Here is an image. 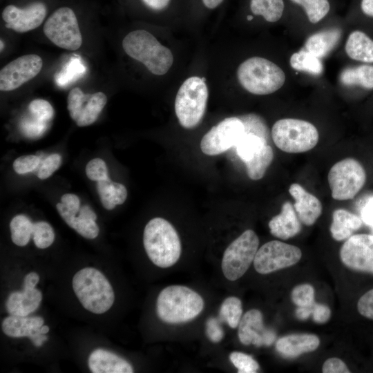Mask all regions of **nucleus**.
Segmentation results:
<instances>
[{"label": "nucleus", "mask_w": 373, "mask_h": 373, "mask_svg": "<svg viewBox=\"0 0 373 373\" xmlns=\"http://www.w3.org/2000/svg\"><path fill=\"white\" fill-rule=\"evenodd\" d=\"M143 243L146 253L156 266L168 268L179 260L182 247L173 226L162 218H154L145 226Z\"/></svg>", "instance_id": "f257e3e1"}, {"label": "nucleus", "mask_w": 373, "mask_h": 373, "mask_svg": "<svg viewBox=\"0 0 373 373\" xmlns=\"http://www.w3.org/2000/svg\"><path fill=\"white\" fill-rule=\"evenodd\" d=\"M204 305L202 296L192 289L182 285H171L160 292L156 311L163 322L178 324L196 318L203 310Z\"/></svg>", "instance_id": "f03ea898"}, {"label": "nucleus", "mask_w": 373, "mask_h": 373, "mask_svg": "<svg viewBox=\"0 0 373 373\" xmlns=\"http://www.w3.org/2000/svg\"><path fill=\"white\" fill-rule=\"evenodd\" d=\"M122 47L129 57L143 64L156 75L166 73L173 63L171 51L145 30L130 32L123 39Z\"/></svg>", "instance_id": "7ed1b4c3"}, {"label": "nucleus", "mask_w": 373, "mask_h": 373, "mask_svg": "<svg viewBox=\"0 0 373 373\" xmlns=\"http://www.w3.org/2000/svg\"><path fill=\"white\" fill-rule=\"evenodd\" d=\"M74 292L82 306L94 314H103L113 305L115 294L113 287L99 270L85 267L73 278Z\"/></svg>", "instance_id": "20e7f679"}, {"label": "nucleus", "mask_w": 373, "mask_h": 373, "mask_svg": "<svg viewBox=\"0 0 373 373\" xmlns=\"http://www.w3.org/2000/svg\"><path fill=\"white\" fill-rule=\"evenodd\" d=\"M240 85L248 92L265 95L279 90L286 76L281 68L273 61L260 57H253L242 62L237 69Z\"/></svg>", "instance_id": "39448f33"}, {"label": "nucleus", "mask_w": 373, "mask_h": 373, "mask_svg": "<svg viewBox=\"0 0 373 373\" xmlns=\"http://www.w3.org/2000/svg\"><path fill=\"white\" fill-rule=\"evenodd\" d=\"M271 137L275 145L281 151L298 153L314 148L319 135L316 126L307 121L284 118L274 123Z\"/></svg>", "instance_id": "423d86ee"}, {"label": "nucleus", "mask_w": 373, "mask_h": 373, "mask_svg": "<svg viewBox=\"0 0 373 373\" xmlns=\"http://www.w3.org/2000/svg\"><path fill=\"white\" fill-rule=\"evenodd\" d=\"M208 88L201 77L187 78L180 86L175 100V112L180 125L193 128L201 122L207 104Z\"/></svg>", "instance_id": "0eeeda50"}, {"label": "nucleus", "mask_w": 373, "mask_h": 373, "mask_svg": "<svg viewBox=\"0 0 373 373\" xmlns=\"http://www.w3.org/2000/svg\"><path fill=\"white\" fill-rule=\"evenodd\" d=\"M258 245L256 233L247 229L227 247L222 260V271L227 280L235 281L245 274L254 262Z\"/></svg>", "instance_id": "6e6552de"}, {"label": "nucleus", "mask_w": 373, "mask_h": 373, "mask_svg": "<svg viewBox=\"0 0 373 373\" xmlns=\"http://www.w3.org/2000/svg\"><path fill=\"white\" fill-rule=\"evenodd\" d=\"M365 180L364 168L354 158H345L336 162L328 173L332 196L336 200L354 198L364 186Z\"/></svg>", "instance_id": "1a4fd4ad"}, {"label": "nucleus", "mask_w": 373, "mask_h": 373, "mask_svg": "<svg viewBox=\"0 0 373 373\" xmlns=\"http://www.w3.org/2000/svg\"><path fill=\"white\" fill-rule=\"evenodd\" d=\"M43 30L55 46L76 50L82 44V36L74 11L68 7L57 9L46 20Z\"/></svg>", "instance_id": "9d476101"}, {"label": "nucleus", "mask_w": 373, "mask_h": 373, "mask_svg": "<svg viewBox=\"0 0 373 373\" xmlns=\"http://www.w3.org/2000/svg\"><path fill=\"white\" fill-rule=\"evenodd\" d=\"M301 257L302 252L298 247L271 240L258 249L254 266L258 273L267 274L294 265Z\"/></svg>", "instance_id": "9b49d317"}, {"label": "nucleus", "mask_w": 373, "mask_h": 373, "mask_svg": "<svg viewBox=\"0 0 373 373\" xmlns=\"http://www.w3.org/2000/svg\"><path fill=\"white\" fill-rule=\"evenodd\" d=\"M245 133V125L240 118H225L202 137L201 151L210 156L221 154L235 146Z\"/></svg>", "instance_id": "f8f14e48"}, {"label": "nucleus", "mask_w": 373, "mask_h": 373, "mask_svg": "<svg viewBox=\"0 0 373 373\" xmlns=\"http://www.w3.org/2000/svg\"><path fill=\"white\" fill-rule=\"evenodd\" d=\"M107 102L106 95L101 91L84 94L79 87L70 90L67 99L70 117L78 126L93 124Z\"/></svg>", "instance_id": "ddd939ff"}, {"label": "nucleus", "mask_w": 373, "mask_h": 373, "mask_svg": "<svg viewBox=\"0 0 373 373\" xmlns=\"http://www.w3.org/2000/svg\"><path fill=\"white\" fill-rule=\"evenodd\" d=\"M340 258L352 270L373 274V235L351 236L341 247Z\"/></svg>", "instance_id": "4468645a"}, {"label": "nucleus", "mask_w": 373, "mask_h": 373, "mask_svg": "<svg viewBox=\"0 0 373 373\" xmlns=\"http://www.w3.org/2000/svg\"><path fill=\"white\" fill-rule=\"evenodd\" d=\"M43 61L35 54L19 57L0 70V90L11 91L35 77L41 71Z\"/></svg>", "instance_id": "2eb2a0df"}, {"label": "nucleus", "mask_w": 373, "mask_h": 373, "mask_svg": "<svg viewBox=\"0 0 373 373\" xmlns=\"http://www.w3.org/2000/svg\"><path fill=\"white\" fill-rule=\"evenodd\" d=\"M46 12V6L42 2H34L23 8L8 5L2 12V18L7 28L22 33L39 27Z\"/></svg>", "instance_id": "dca6fc26"}, {"label": "nucleus", "mask_w": 373, "mask_h": 373, "mask_svg": "<svg viewBox=\"0 0 373 373\" xmlns=\"http://www.w3.org/2000/svg\"><path fill=\"white\" fill-rule=\"evenodd\" d=\"M44 323V318L41 316L10 315L3 320L1 328L3 332L10 337L27 336L35 346L40 347L48 339L45 334L40 332Z\"/></svg>", "instance_id": "f3484780"}, {"label": "nucleus", "mask_w": 373, "mask_h": 373, "mask_svg": "<svg viewBox=\"0 0 373 373\" xmlns=\"http://www.w3.org/2000/svg\"><path fill=\"white\" fill-rule=\"evenodd\" d=\"M289 193L295 200L294 208L300 221L307 226L314 224L322 213L321 201L297 183L290 185Z\"/></svg>", "instance_id": "a211bd4d"}, {"label": "nucleus", "mask_w": 373, "mask_h": 373, "mask_svg": "<svg viewBox=\"0 0 373 373\" xmlns=\"http://www.w3.org/2000/svg\"><path fill=\"white\" fill-rule=\"evenodd\" d=\"M320 345L319 338L312 334H291L280 338L276 343V350L283 356L295 358L316 350Z\"/></svg>", "instance_id": "6ab92c4d"}, {"label": "nucleus", "mask_w": 373, "mask_h": 373, "mask_svg": "<svg viewBox=\"0 0 373 373\" xmlns=\"http://www.w3.org/2000/svg\"><path fill=\"white\" fill-rule=\"evenodd\" d=\"M238 335L241 343L253 344L256 347L264 345V335L267 329L263 324L261 312L256 309L247 311L238 324Z\"/></svg>", "instance_id": "aec40b11"}, {"label": "nucleus", "mask_w": 373, "mask_h": 373, "mask_svg": "<svg viewBox=\"0 0 373 373\" xmlns=\"http://www.w3.org/2000/svg\"><path fill=\"white\" fill-rule=\"evenodd\" d=\"M93 373H132V365L124 358L103 349L93 351L88 361Z\"/></svg>", "instance_id": "412c9836"}, {"label": "nucleus", "mask_w": 373, "mask_h": 373, "mask_svg": "<svg viewBox=\"0 0 373 373\" xmlns=\"http://www.w3.org/2000/svg\"><path fill=\"white\" fill-rule=\"evenodd\" d=\"M269 228L274 236L282 240L292 238L300 231V220L291 202H285L282 205L280 213L269 222Z\"/></svg>", "instance_id": "4be33fe9"}, {"label": "nucleus", "mask_w": 373, "mask_h": 373, "mask_svg": "<svg viewBox=\"0 0 373 373\" xmlns=\"http://www.w3.org/2000/svg\"><path fill=\"white\" fill-rule=\"evenodd\" d=\"M42 300L41 292L36 289L23 288L8 296L6 307L10 315L27 316L34 312Z\"/></svg>", "instance_id": "5701e85b"}, {"label": "nucleus", "mask_w": 373, "mask_h": 373, "mask_svg": "<svg viewBox=\"0 0 373 373\" xmlns=\"http://www.w3.org/2000/svg\"><path fill=\"white\" fill-rule=\"evenodd\" d=\"M345 50L356 61L373 64V38L363 30H355L350 33Z\"/></svg>", "instance_id": "b1692460"}, {"label": "nucleus", "mask_w": 373, "mask_h": 373, "mask_svg": "<svg viewBox=\"0 0 373 373\" xmlns=\"http://www.w3.org/2000/svg\"><path fill=\"white\" fill-rule=\"evenodd\" d=\"M362 222L361 218L355 214L343 209H336L332 213L330 233L335 240L341 241L359 229Z\"/></svg>", "instance_id": "393cba45"}, {"label": "nucleus", "mask_w": 373, "mask_h": 373, "mask_svg": "<svg viewBox=\"0 0 373 373\" xmlns=\"http://www.w3.org/2000/svg\"><path fill=\"white\" fill-rule=\"evenodd\" d=\"M340 82L345 86L372 90L373 64L360 63L344 68L340 74Z\"/></svg>", "instance_id": "a878e982"}, {"label": "nucleus", "mask_w": 373, "mask_h": 373, "mask_svg": "<svg viewBox=\"0 0 373 373\" xmlns=\"http://www.w3.org/2000/svg\"><path fill=\"white\" fill-rule=\"evenodd\" d=\"M341 35L338 29L318 32L306 40L304 48L320 59L325 57L336 46Z\"/></svg>", "instance_id": "bb28decb"}, {"label": "nucleus", "mask_w": 373, "mask_h": 373, "mask_svg": "<svg viewBox=\"0 0 373 373\" xmlns=\"http://www.w3.org/2000/svg\"><path fill=\"white\" fill-rule=\"evenodd\" d=\"M274 158L272 148L266 144L252 158L245 163L248 177L258 180L264 175Z\"/></svg>", "instance_id": "cd10ccee"}, {"label": "nucleus", "mask_w": 373, "mask_h": 373, "mask_svg": "<svg viewBox=\"0 0 373 373\" xmlns=\"http://www.w3.org/2000/svg\"><path fill=\"white\" fill-rule=\"evenodd\" d=\"M289 64L296 70L307 72L314 75H321L323 71L321 59L305 48L293 53Z\"/></svg>", "instance_id": "c85d7f7f"}, {"label": "nucleus", "mask_w": 373, "mask_h": 373, "mask_svg": "<svg viewBox=\"0 0 373 373\" xmlns=\"http://www.w3.org/2000/svg\"><path fill=\"white\" fill-rule=\"evenodd\" d=\"M250 8L255 15L262 16L268 22H276L282 17L283 0H251Z\"/></svg>", "instance_id": "c756f323"}, {"label": "nucleus", "mask_w": 373, "mask_h": 373, "mask_svg": "<svg viewBox=\"0 0 373 373\" xmlns=\"http://www.w3.org/2000/svg\"><path fill=\"white\" fill-rule=\"evenodd\" d=\"M267 144L266 140L254 133H245L236 144L238 155L244 162L249 160Z\"/></svg>", "instance_id": "7c9ffc66"}, {"label": "nucleus", "mask_w": 373, "mask_h": 373, "mask_svg": "<svg viewBox=\"0 0 373 373\" xmlns=\"http://www.w3.org/2000/svg\"><path fill=\"white\" fill-rule=\"evenodd\" d=\"M10 229L13 243L23 247L29 242L32 235L33 223L26 216L17 215L10 221Z\"/></svg>", "instance_id": "2f4dec72"}, {"label": "nucleus", "mask_w": 373, "mask_h": 373, "mask_svg": "<svg viewBox=\"0 0 373 373\" xmlns=\"http://www.w3.org/2000/svg\"><path fill=\"white\" fill-rule=\"evenodd\" d=\"M242 316L241 300L235 296H230L224 300L219 310V320L225 322L231 328L238 326Z\"/></svg>", "instance_id": "473e14b6"}, {"label": "nucleus", "mask_w": 373, "mask_h": 373, "mask_svg": "<svg viewBox=\"0 0 373 373\" xmlns=\"http://www.w3.org/2000/svg\"><path fill=\"white\" fill-rule=\"evenodd\" d=\"M301 6L309 21L316 23L323 19L329 12L330 5L328 0H291Z\"/></svg>", "instance_id": "72a5a7b5"}, {"label": "nucleus", "mask_w": 373, "mask_h": 373, "mask_svg": "<svg viewBox=\"0 0 373 373\" xmlns=\"http://www.w3.org/2000/svg\"><path fill=\"white\" fill-rule=\"evenodd\" d=\"M32 237L37 247L46 249L54 242L55 233L52 227L48 222L39 221L33 223Z\"/></svg>", "instance_id": "f704fd0d"}, {"label": "nucleus", "mask_w": 373, "mask_h": 373, "mask_svg": "<svg viewBox=\"0 0 373 373\" xmlns=\"http://www.w3.org/2000/svg\"><path fill=\"white\" fill-rule=\"evenodd\" d=\"M291 298L297 307L310 306L315 302L314 288L307 283L298 285L292 289Z\"/></svg>", "instance_id": "c9c22d12"}, {"label": "nucleus", "mask_w": 373, "mask_h": 373, "mask_svg": "<svg viewBox=\"0 0 373 373\" xmlns=\"http://www.w3.org/2000/svg\"><path fill=\"white\" fill-rule=\"evenodd\" d=\"M230 361L238 369L239 373H255L259 364L250 355L240 352H233L229 355Z\"/></svg>", "instance_id": "e433bc0d"}, {"label": "nucleus", "mask_w": 373, "mask_h": 373, "mask_svg": "<svg viewBox=\"0 0 373 373\" xmlns=\"http://www.w3.org/2000/svg\"><path fill=\"white\" fill-rule=\"evenodd\" d=\"M28 109L33 117L46 123L51 120L54 115L52 106L43 99H35L30 102Z\"/></svg>", "instance_id": "4c0bfd02"}, {"label": "nucleus", "mask_w": 373, "mask_h": 373, "mask_svg": "<svg viewBox=\"0 0 373 373\" xmlns=\"http://www.w3.org/2000/svg\"><path fill=\"white\" fill-rule=\"evenodd\" d=\"M86 176L93 181H101L108 178V169L105 162L101 158L90 160L86 166Z\"/></svg>", "instance_id": "58836bf2"}, {"label": "nucleus", "mask_w": 373, "mask_h": 373, "mask_svg": "<svg viewBox=\"0 0 373 373\" xmlns=\"http://www.w3.org/2000/svg\"><path fill=\"white\" fill-rule=\"evenodd\" d=\"M79 234L87 239H94L99 234V227L95 220L77 216L72 227Z\"/></svg>", "instance_id": "ea45409f"}, {"label": "nucleus", "mask_w": 373, "mask_h": 373, "mask_svg": "<svg viewBox=\"0 0 373 373\" xmlns=\"http://www.w3.org/2000/svg\"><path fill=\"white\" fill-rule=\"evenodd\" d=\"M112 182L113 181L108 178L98 181L97 184V189L101 202L103 207L108 210H111L116 206L112 192Z\"/></svg>", "instance_id": "a19ab883"}, {"label": "nucleus", "mask_w": 373, "mask_h": 373, "mask_svg": "<svg viewBox=\"0 0 373 373\" xmlns=\"http://www.w3.org/2000/svg\"><path fill=\"white\" fill-rule=\"evenodd\" d=\"M39 164V158L34 155H22L13 162L14 171L18 174H25L33 171Z\"/></svg>", "instance_id": "79ce46f5"}, {"label": "nucleus", "mask_w": 373, "mask_h": 373, "mask_svg": "<svg viewBox=\"0 0 373 373\" xmlns=\"http://www.w3.org/2000/svg\"><path fill=\"white\" fill-rule=\"evenodd\" d=\"M61 157L60 155L54 153L49 155L43 162L37 173V177L41 180L49 178L60 166Z\"/></svg>", "instance_id": "37998d69"}, {"label": "nucleus", "mask_w": 373, "mask_h": 373, "mask_svg": "<svg viewBox=\"0 0 373 373\" xmlns=\"http://www.w3.org/2000/svg\"><path fill=\"white\" fill-rule=\"evenodd\" d=\"M21 127L22 131L27 136L37 137L41 135L46 129V122H44L33 117V119H23Z\"/></svg>", "instance_id": "c03bdc74"}, {"label": "nucleus", "mask_w": 373, "mask_h": 373, "mask_svg": "<svg viewBox=\"0 0 373 373\" xmlns=\"http://www.w3.org/2000/svg\"><path fill=\"white\" fill-rule=\"evenodd\" d=\"M357 309L361 316L373 320V289L361 296L357 303Z\"/></svg>", "instance_id": "a18cd8bd"}, {"label": "nucleus", "mask_w": 373, "mask_h": 373, "mask_svg": "<svg viewBox=\"0 0 373 373\" xmlns=\"http://www.w3.org/2000/svg\"><path fill=\"white\" fill-rule=\"evenodd\" d=\"M219 318L210 317L206 323V333L209 339L213 343H219L224 337V333Z\"/></svg>", "instance_id": "49530a36"}, {"label": "nucleus", "mask_w": 373, "mask_h": 373, "mask_svg": "<svg viewBox=\"0 0 373 373\" xmlns=\"http://www.w3.org/2000/svg\"><path fill=\"white\" fill-rule=\"evenodd\" d=\"M323 373H350V371L346 364L338 358L327 359L322 367Z\"/></svg>", "instance_id": "de8ad7c7"}, {"label": "nucleus", "mask_w": 373, "mask_h": 373, "mask_svg": "<svg viewBox=\"0 0 373 373\" xmlns=\"http://www.w3.org/2000/svg\"><path fill=\"white\" fill-rule=\"evenodd\" d=\"M312 316L314 322L323 324L330 318L331 310L327 305L314 302L312 305Z\"/></svg>", "instance_id": "09e8293b"}, {"label": "nucleus", "mask_w": 373, "mask_h": 373, "mask_svg": "<svg viewBox=\"0 0 373 373\" xmlns=\"http://www.w3.org/2000/svg\"><path fill=\"white\" fill-rule=\"evenodd\" d=\"M61 202L73 214H77L80 209L79 198L73 193H66L61 196Z\"/></svg>", "instance_id": "8fccbe9b"}, {"label": "nucleus", "mask_w": 373, "mask_h": 373, "mask_svg": "<svg viewBox=\"0 0 373 373\" xmlns=\"http://www.w3.org/2000/svg\"><path fill=\"white\" fill-rule=\"evenodd\" d=\"M112 192L116 205L123 204L126 200L127 190L126 186L122 184L113 182Z\"/></svg>", "instance_id": "3c124183"}, {"label": "nucleus", "mask_w": 373, "mask_h": 373, "mask_svg": "<svg viewBox=\"0 0 373 373\" xmlns=\"http://www.w3.org/2000/svg\"><path fill=\"white\" fill-rule=\"evenodd\" d=\"M361 220L367 225H373V197L370 198L363 207Z\"/></svg>", "instance_id": "603ef678"}, {"label": "nucleus", "mask_w": 373, "mask_h": 373, "mask_svg": "<svg viewBox=\"0 0 373 373\" xmlns=\"http://www.w3.org/2000/svg\"><path fill=\"white\" fill-rule=\"evenodd\" d=\"M56 207L65 222L72 228L77 217L76 215L71 213L62 202L57 203Z\"/></svg>", "instance_id": "864d4df0"}, {"label": "nucleus", "mask_w": 373, "mask_h": 373, "mask_svg": "<svg viewBox=\"0 0 373 373\" xmlns=\"http://www.w3.org/2000/svg\"><path fill=\"white\" fill-rule=\"evenodd\" d=\"M149 8L154 10H162L166 8L171 0H142Z\"/></svg>", "instance_id": "5fc2aeb1"}, {"label": "nucleus", "mask_w": 373, "mask_h": 373, "mask_svg": "<svg viewBox=\"0 0 373 373\" xmlns=\"http://www.w3.org/2000/svg\"><path fill=\"white\" fill-rule=\"evenodd\" d=\"M39 280V276L36 272L28 273L24 278L23 288L34 289Z\"/></svg>", "instance_id": "6e6d98bb"}, {"label": "nucleus", "mask_w": 373, "mask_h": 373, "mask_svg": "<svg viewBox=\"0 0 373 373\" xmlns=\"http://www.w3.org/2000/svg\"><path fill=\"white\" fill-rule=\"evenodd\" d=\"M312 305L307 307H298L295 311L296 318L300 321L307 320L309 316L312 315Z\"/></svg>", "instance_id": "4d7b16f0"}, {"label": "nucleus", "mask_w": 373, "mask_h": 373, "mask_svg": "<svg viewBox=\"0 0 373 373\" xmlns=\"http://www.w3.org/2000/svg\"><path fill=\"white\" fill-rule=\"evenodd\" d=\"M79 217L85 219H90L95 220L97 219V215L91 209V208L87 205L83 206L79 211Z\"/></svg>", "instance_id": "13d9d810"}, {"label": "nucleus", "mask_w": 373, "mask_h": 373, "mask_svg": "<svg viewBox=\"0 0 373 373\" xmlns=\"http://www.w3.org/2000/svg\"><path fill=\"white\" fill-rule=\"evenodd\" d=\"M361 9L365 15L373 18V0H361Z\"/></svg>", "instance_id": "bf43d9fd"}, {"label": "nucleus", "mask_w": 373, "mask_h": 373, "mask_svg": "<svg viewBox=\"0 0 373 373\" xmlns=\"http://www.w3.org/2000/svg\"><path fill=\"white\" fill-rule=\"evenodd\" d=\"M204 5L209 8V9H213L218 6L223 0H202Z\"/></svg>", "instance_id": "052dcab7"}, {"label": "nucleus", "mask_w": 373, "mask_h": 373, "mask_svg": "<svg viewBox=\"0 0 373 373\" xmlns=\"http://www.w3.org/2000/svg\"><path fill=\"white\" fill-rule=\"evenodd\" d=\"M0 44H1V50H2V49H3V47H4V44H3V41H2V40H1V41H0Z\"/></svg>", "instance_id": "680f3d73"}, {"label": "nucleus", "mask_w": 373, "mask_h": 373, "mask_svg": "<svg viewBox=\"0 0 373 373\" xmlns=\"http://www.w3.org/2000/svg\"><path fill=\"white\" fill-rule=\"evenodd\" d=\"M252 19H253V17L251 16V15H249V16L247 17V19H248L249 21H251Z\"/></svg>", "instance_id": "e2e57ef3"}, {"label": "nucleus", "mask_w": 373, "mask_h": 373, "mask_svg": "<svg viewBox=\"0 0 373 373\" xmlns=\"http://www.w3.org/2000/svg\"><path fill=\"white\" fill-rule=\"evenodd\" d=\"M202 80H203L204 82H205V81H206V79H205V77H202Z\"/></svg>", "instance_id": "0e129e2a"}, {"label": "nucleus", "mask_w": 373, "mask_h": 373, "mask_svg": "<svg viewBox=\"0 0 373 373\" xmlns=\"http://www.w3.org/2000/svg\"><path fill=\"white\" fill-rule=\"evenodd\" d=\"M372 229V231H373V225L371 226Z\"/></svg>", "instance_id": "69168bd1"}]
</instances>
